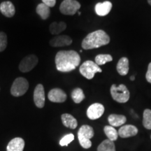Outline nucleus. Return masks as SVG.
<instances>
[{
	"label": "nucleus",
	"instance_id": "25",
	"mask_svg": "<svg viewBox=\"0 0 151 151\" xmlns=\"http://www.w3.org/2000/svg\"><path fill=\"white\" fill-rule=\"evenodd\" d=\"M112 60L113 57L109 54H99L95 57V63L98 66L104 65Z\"/></svg>",
	"mask_w": 151,
	"mask_h": 151
},
{
	"label": "nucleus",
	"instance_id": "18",
	"mask_svg": "<svg viewBox=\"0 0 151 151\" xmlns=\"http://www.w3.org/2000/svg\"><path fill=\"white\" fill-rule=\"evenodd\" d=\"M61 120L62 123L65 127L74 129L78 126V122L76 119L69 113H64L62 115Z\"/></svg>",
	"mask_w": 151,
	"mask_h": 151
},
{
	"label": "nucleus",
	"instance_id": "31",
	"mask_svg": "<svg viewBox=\"0 0 151 151\" xmlns=\"http://www.w3.org/2000/svg\"><path fill=\"white\" fill-rule=\"evenodd\" d=\"M130 80H131V81H134L135 80L134 76H132L130 77Z\"/></svg>",
	"mask_w": 151,
	"mask_h": 151
},
{
	"label": "nucleus",
	"instance_id": "10",
	"mask_svg": "<svg viewBox=\"0 0 151 151\" xmlns=\"http://www.w3.org/2000/svg\"><path fill=\"white\" fill-rule=\"evenodd\" d=\"M34 101L38 108L41 109L45 104V91L42 84H38L34 92Z\"/></svg>",
	"mask_w": 151,
	"mask_h": 151
},
{
	"label": "nucleus",
	"instance_id": "9",
	"mask_svg": "<svg viewBox=\"0 0 151 151\" xmlns=\"http://www.w3.org/2000/svg\"><path fill=\"white\" fill-rule=\"evenodd\" d=\"M104 106L101 104H92V105H90L88 107V110H87V116L90 120H97L100 117L102 116L104 113Z\"/></svg>",
	"mask_w": 151,
	"mask_h": 151
},
{
	"label": "nucleus",
	"instance_id": "20",
	"mask_svg": "<svg viewBox=\"0 0 151 151\" xmlns=\"http://www.w3.org/2000/svg\"><path fill=\"white\" fill-rule=\"evenodd\" d=\"M66 28H67V24L65 22H54L49 26V31L52 35H57L65 31Z\"/></svg>",
	"mask_w": 151,
	"mask_h": 151
},
{
	"label": "nucleus",
	"instance_id": "28",
	"mask_svg": "<svg viewBox=\"0 0 151 151\" xmlns=\"http://www.w3.org/2000/svg\"><path fill=\"white\" fill-rule=\"evenodd\" d=\"M7 46V36L3 32H0V52L5 50Z\"/></svg>",
	"mask_w": 151,
	"mask_h": 151
},
{
	"label": "nucleus",
	"instance_id": "3",
	"mask_svg": "<svg viewBox=\"0 0 151 151\" xmlns=\"http://www.w3.org/2000/svg\"><path fill=\"white\" fill-rule=\"evenodd\" d=\"M94 132L91 126L84 124L81 126L78 132V139L80 145L85 149L91 148L92 141L90 139L94 137Z\"/></svg>",
	"mask_w": 151,
	"mask_h": 151
},
{
	"label": "nucleus",
	"instance_id": "15",
	"mask_svg": "<svg viewBox=\"0 0 151 151\" xmlns=\"http://www.w3.org/2000/svg\"><path fill=\"white\" fill-rule=\"evenodd\" d=\"M24 141L22 138H14L8 143L6 151H23Z\"/></svg>",
	"mask_w": 151,
	"mask_h": 151
},
{
	"label": "nucleus",
	"instance_id": "23",
	"mask_svg": "<svg viewBox=\"0 0 151 151\" xmlns=\"http://www.w3.org/2000/svg\"><path fill=\"white\" fill-rule=\"evenodd\" d=\"M104 131L106 136L109 140L115 141L118 139V132L114 127L111 125H106L104 128Z\"/></svg>",
	"mask_w": 151,
	"mask_h": 151
},
{
	"label": "nucleus",
	"instance_id": "30",
	"mask_svg": "<svg viewBox=\"0 0 151 151\" xmlns=\"http://www.w3.org/2000/svg\"><path fill=\"white\" fill-rule=\"evenodd\" d=\"M42 1L48 7H53L56 4V0H42Z\"/></svg>",
	"mask_w": 151,
	"mask_h": 151
},
{
	"label": "nucleus",
	"instance_id": "11",
	"mask_svg": "<svg viewBox=\"0 0 151 151\" xmlns=\"http://www.w3.org/2000/svg\"><path fill=\"white\" fill-rule=\"evenodd\" d=\"M48 99L55 103L65 102L67 99V94L63 90L60 88H54L48 92Z\"/></svg>",
	"mask_w": 151,
	"mask_h": 151
},
{
	"label": "nucleus",
	"instance_id": "26",
	"mask_svg": "<svg viewBox=\"0 0 151 151\" xmlns=\"http://www.w3.org/2000/svg\"><path fill=\"white\" fill-rule=\"evenodd\" d=\"M143 125L147 129H151V110L145 109L143 114Z\"/></svg>",
	"mask_w": 151,
	"mask_h": 151
},
{
	"label": "nucleus",
	"instance_id": "13",
	"mask_svg": "<svg viewBox=\"0 0 151 151\" xmlns=\"http://www.w3.org/2000/svg\"><path fill=\"white\" fill-rule=\"evenodd\" d=\"M138 128L132 124H125L122 125L118 130V136L121 138L125 139L132 137H134L138 134Z\"/></svg>",
	"mask_w": 151,
	"mask_h": 151
},
{
	"label": "nucleus",
	"instance_id": "22",
	"mask_svg": "<svg viewBox=\"0 0 151 151\" xmlns=\"http://www.w3.org/2000/svg\"><path fill=\"white\" fill-rule=\"evenodd\" d=\"M97 151H116L114 141L106 139L99 145Z\"/></svg>",
	"mask_w": 151,
	"mask_h": 151
},
{
	"label": "nucleus",
	"instance_id": "12",
	"mask_svg": "<svg viewBox=\"0 0 151 151\" xmlns=\"http://www.w3.org/2000/svg\"><path fill=\"white\" fill-rule=\"evenodd\" d=\"M72 41V39L69 36L60 35L52 38L49 43L52 47H63L71 45Z\"/></svg>",
	"mask_w": 151,
	"mask_h": 151
},
{
	"label": "nucleus",
	"instance_id": "6",
	"mask_svg": "<svg viewBox=\"0 0 151 151\" xmlns=\"http://www.w3.org/2000/svg\"><path fill=\"white\" fill-rule=\"evenodd\" d=\"M29 88V83L27 79L22 77L17 78L14 81L11 88V93L14 97L24 95Z\"/></svg>",
	"mask_w": 151,
	"mask_h": 151
},
{
	"label": "nucleus",
	"instance_id": "2",
	"mask_svg": "<svg viewBox=\"0 0 151 151\" xmlns=\"http://www.w3.org/2000/svg\"><path fill=\"white\" fill-rule=\"evenodd\" d=\"M110 37L104 30L99 29L88 34L82 41V48L84 50L98 48L109 44Z\"/></svg>",
	"mask_w": 151,
	"mask_h": 151
},
{
	"label": "nucleus",
	"instance_id": "24",
	"mask_svg": "<svg viewBox=\"0 0 151 151\" xmlns=\"http://www.w3.org/2000/svg\"><path fill=\"white\" fill-rule=\"evenodd\" d=\"M71 98L76 104H79L85 99V94L81 88H75L71 92Z\"/></svg>",
	"mask_w": 151,
	"mask_h": 151
},
{
	"label": "nucleus",
	"instance_id": "1",
	"mask_svg": "<svg viewBox=\"0 0 151 151\" xmlns=\"http://www.w3.org/2000/svg\"><path fill=\"white\" fill-rule=\"evenodd\" d=\"M55 61L58 71L69 72L80 65L81 57L74 50H60L56 54Z\"/></svg>",
	"mask_w": 151,
	"mask_h": 151
},
{
	"label": "nucleus",
	"instance_id": "16",
	"mask_svg": "<svg viewBox=\"0 0 151 151\" xmlns=\"http://www.w3.org/2000/svg\"><path fill=\"white\" fill-rule=\"evenodd\" d=\"M0 11L7 18H12L16 13L14 5L11 1H4L0 5Z\"/></svg>",
	"mask_w": 151,
	"mask_h": 151
},
{
	"label": "nucleus",
	"instance_id": "4",
	"mask_svg": "<svg viewBox=\"0 0 151 151\" xmlns=\"http://www.w3.org/2000/svg\"><path fill=\"white\" fill-rule=\"evenodd\" d=\"M111 95L115 101L118 103H126L129 101L130 93L124 84L116 86L113 84L111 87Z\"/></svg>",
	"mask_w": 151,
	"mask_h": 151
},
{
	"label": "nucleus",
	"instance_id": "29",
	"mask_svg": "<svg viewBox=\"0 0 151 151\" xmlns=\"http://www.w3.org/2000/svg\"><path fill=\"white\" fill-rule=\"evenodd\" d=\"M146 78L148 83H151V62L148 65V71H147L146 74Z\"/></svg>",
	"mask_w": 151,
	"mask_h": 151
},
{
	"label": "nucleus",
	"instance_id": "32",
	"mask_svg": "<svg viewBox=\"0 0 151 151\" xmlns=\"http://www.w3.org/2000/svg\"><path fill=\"white\" fill-rule=\"evenodd\" d=\"M148 2L149 4L151 6V0H148Z\"/></svg>",
	"mask_w": 151,
	"mask_h": 151
},
{
	"label": "nucleus",
	"instance_id": "5",
	"mask_svg": "<svg viewBox=\"0 0 151 151\" xmlns=\"http://www.w3.org/2000/svg\"><path fill=\"white\" fill-rule=\"evenodd\" d=\"M79 71L83 76L89 80L94 78L96 73L102 72V70L99 67V66H98L95 62L91 60H87L84 62L81 65Z\"/></svg>",
	"mask_w": 151,
	"mask_h": 151
},
{
	"label": "nucleus",
	"instance_id": "33",
	"mask_svg": "<svg viewBox=\"0 0 151 151\" xmlns=\"http://www.w3.org/2000/svg\"><path fill=\"white\" fill-rule=\"evenodd\" d=\"M81 12H78V15H79V16H81Z\"/></svg>",
	"mask_w": 151,
	"mask_h": 151
},
{
	"label": "nucleus",
	"instance_id": "8",
	"mask_svg": "<svg viewBox=\"0 0 151 151\" xmlns=\"http://www.w3.org/2000/svg\"><path fill=\"white\" fill-rule=\"evenodd\" d=\"M39 59L35 55H29L21 60L19 65V69L22 73L29 72L37 65Z\"/></svg>",
	"mask_w": 151,
	"mask_h": 151
},
{
	"label": "nucleus",
	"instance_id": "19",
	"mask_svg": "<svg viewBox=\"0 0 151 151\" xmlns=\"http://www.w3.org/2000/svg\"><path fill=\"white\" fill-rule=\"evenodd\" d=\"M117 71L120 75L126 76L129 72V60L127 58H120L116 66Z\"/></svg>",
	"mask_w": 151,
	"mask_h": 151
},
{
	"label": "nucleus",
	"instance_id": "14",
	"mask_svg": "<svg viewBox=\"0 0 151 151\" xmlns=\"http://www.w3.org/2000/svg\"><path fill=\"white\" fill-rule=\"evenodd\" d=\"M112 7V3L109 1H106L104 2L97 3L94 7V9H95L96 14L98 16H105L110 13Z\"/></svg>",
	"mask_w": 151,
	"mask_h": 151
},
{
	"label": "nucleus",
	"instance_id": "17",
	"mask_svg": "<svg viewBox=\"0 0 151 151\" xmlns=\"http://www.w3.org/2000/svg\"><path fill=\"white\" fill-rule=\"evenodd\" d=\"M109 123L112 127H120L122 126L127 121V118L123 115L111 114L108 117Z\"/></svg>",
	"mask_w": 151,
	"mask_h": 151
},
{
	"label": "nucleus",
	"instance_id": "27",
	"mask_svg": "<svg viewBox=\"0 0 151 151\" xmlns=\"http://www.w3.org/2000/svg\"><path fill=\"white\" fill-rule=\"evenodd\" d=\"M74 140V135L73 134H69L65 135L60 141V145L61 146H67L71 142Z\"/></svg>",
	"mask_w": 151,
	"mask_h": 151
},
{
	"label": "nucleus",
	"instance_id": "21",
	"mask_svg": "<svg viewBox=\"0 0 151 151\" xmlns=\"http://www.w3.org/2000/svg\"><path fill=\"white\" fill-rule=\"evenodd\" d=\"M36 11H37V14H39L43 20H46L50 14V7H48V6H46L43 3L39 4L37 6Z\"/></svg>",
	"mask_w": 151,
	"mask_h": 151
},
{
	"label": "nucleus",
	"instance_id": "34",
	"mask_svg": "<svg viewBox=\"0 0 151 151\" xmlns=\"http://www.w3.org/2000/svg\"><path fill=\"white\" fill-rule=\"evenodd\" d=\"M150 139H151V136H150Z\"/></svg>",
	"mask_w": 151,
	"mask_h": 151
},
{
	"label": "nucleus",
	"instance_id": "7",
	"mask_svg": "<svg viewBox=\"0 0 151 151\" xmlns=\"http://www.w3.org/2000/svg\"><path fill=\"white\" fill-rule=\"evenodd\" d=\"M81 8V4L76 0H64L60 6L62 14L73 16Z\"/></svg>",
	"mask_w": 151,
	"mask_h": 151
}]
</instances>
